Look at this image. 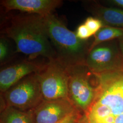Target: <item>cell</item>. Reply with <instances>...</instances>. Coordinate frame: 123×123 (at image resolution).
Returning <instances> with one entry per match:
<instances>
[{
	"mask_svg": "<svg viewBox=\"0 0 123 123\" xmlns=\"http://www.w3.org/2000/svg\"><path fill=\"white\" fill-rule=\"evenodd\" d=\"M5 32L13 40L17 52L30 59L42 56L50 60L56 59V53L47 32L44 16L37 14L18 15L12 18Z\"/></svg>",
	"mask_w": 123,
	"mask_h": 123,
	"instance_id": "1",
	"label": "cell"
},
{
	"mask_svg": "<svg viewBox=\"0 0 123 123\" xmlns=\"http://www.w3.org/2000/svg\"><path fill=\"white\" fill-rule=\"evenodd\" d=\"M49 38L56 53L57 60L66 68L85 65L90 46L79 39L53 14L44 16Z\"/></svg>",
	"mask_w": 123,
	"mask_h": 123,
	"instance_id": "2",
	"label": "cell"
},
{
	"mask_svg": "<svg viewBox=\"0 0 123 123\" xmlns=\"http://www.w3.org/2000/svg\"><path fill=\"white\" fill-rule=\"evenodd\" d=\"M44 100L68 98L69 77L67 68L57 59L49 61L37 73Z\"/></svg>",
	"mask_w": 123,
	"mask_h": 123,
	"instance_id": "3",
	"label": "cell"
},
{
	"mask_svg": "<svg viewBox=\"0 0 123 123\" xmlns=\"http://www.w3.org/2000/svg\"><path fill=\"white\" fill-rule=\"evenodd\" d=\"M99 85L93 103L104 106L106 116L123 114V72L97 75Z\"/></svg>",
	"mask_w": 123,
	"mask_h": 123,
	"instance_id": "4",
	"label": "cell"
},
{
	"mask_svg": "<svg viewBox=\"0 0 123 123\" xmlns=\"http://www.w3.org/2000/svg\"><path fill=\"white\" fill-rule=\"evenodd\" d=\"M85 65L95 75L122 71L123 57L118 40L105 42L94 47L88 52Z\"/></svg>",
	"mask_w": 123,
	"mask_h": 123,
	"instance_id": "5",
	"label": "cell"
},
{
	"mask_svg": "<svg viewBox=\"0 0 123 123\" xmlns=\"http://www.w3.org/2000/svg\"><path fill=\"white\" fill-rule=\"evenodd\" d=\"M7 106L20 110H32L43 100L37 73L22 79L5 92Z\"/></svg>",
	"mask_w": 123,
	"mask_h": 123,
	"instance_id": "6",
	"label": "cell"
},
{
	"mask_svg": "<svg viewBox=\"0 0 123 123\" xmlns=\"http://www.w3.org/2000/svg\"><path fill=\"white\" fill-rule=\"evenodd\" d=\"M68 80V98L75 106L85 110L92 105L96 90L89 82L91 72L85 64L66 68Z\"/></svg>",
	"mask_w": 123,
	"mask_h": 123,
	"instance_id": "7",
	"label": "cell"
},
{
	"mask_svg": "<svg viewBox=\"0 0 123 123\" xmlns=\"http://www.w3.org/2000/svg\"><path fill=\"white\" fill-rule=\"evenodd\" d=\"M33 111L34 123H57L76 112L69 98L43 100Z\"/></svg>",
	"mask_w": 123,
	"mask_h": 123,
	"instance_id": "8",
	"label": "cell"
},
{
	"mask_svg": "<svg viewBox=\"0 0 123 123\" xmlns=\"http://www.w3.org/2000/svg\"><path fill=\"white\" fill-rule=\"evenodd\" d=\"M1 5L7 12L18 10L28 14L46 16L62 4L60 0H3Z\"/></svg>",
	"mask_w": 123,
	"mask_h": 123,
	"instance_id": "9",
	"label": "cell"
},
{
	"mask_svg": "<svg viewBox=\"0 0 123 123\" xmlns=\"http://www.w3.org/2000/svg\"><path fill=\"white\" fill-rule=\"evenodd\" d=\"M43 65L35 62L24 61L2 69L0 72V89L6 92L29 75L37 73Z\"/></svg>",
	"mask_w": 123,
	"mask_h": 123,
	"instance_id": "10",
	"label": "cell"
},
{
	"mask_svg": "<svg viewBox=\"0 0 123 123\" xmlns=\"http://www.w3.org/2000/svg\"><path fill=\"white\" fill-rule=\"evenodd\" d=\"M89 12L103 22L104 26L123 28V9L107 7L92 1L86 2Z\"/></svg>",
	"mask_w": 123,
	"mask_h": 123,
	"instance_id": "11",
	"label": "cell"
},
{
	"mask_svg": "<svg viewBox=\"0 0 123 123\" xmlns=\"http://www.w3.org/2000/svg\"><path fill=\"white\" fill-rule=\"evenodd\" d=\"M1 123H34L33 111H23L7 106L1 114Z\"/></svg>",
	"mask_w": 123,
	"mask_h": 123,
	"instance_id": "12",
	"label": "cell"
},
{
	"mask_svg": "<svg viewBox=\"0 0 123 123\" xmlns=\"http://www.w3.org/2000/svg\"><path fill=\"white\" fill-rule=\"evenodd\" d=\"M94 36V39L90 46L89 51L98 44L123 37V28L104 26Z\"/></svg>",
	"mask_w": 123,
	"mask_h": 123,
	"instance_id": "13",
	"label": "cell"
},
{
	"mask_svg": "<svg viewBox=\"0 0 123 123\" xmlns=\"http://www.w3.org/2000/svg\"><path fill=\"white\" fill-rule=\"evenodd\" d=\"M11 49L7 39L3 37L0 39V64H3L9 59L11 56Z\"/></svg>",
	"mask_w": 123,
	"mask_h": 123,
	"instance_id": "14",
	"label": "cell"
},
{
	"mask_svg": "<svg viewBox=\"0 0 123 123\" xmlns=\"http://www.w3.org/2000/svg\"><path fill=\"white\" fill-rule=\"evenodd\" d=\"M84 24L87 27L92 35H94L102 27L104 26L101 20L95 17H90L87 18Z\"/></svg>",
	"mask_w": 123,
	"mask_h": 123,
	"instance_id": "15",
	"label": "cell"
},
{
	"mask_svg": "<svg viewBox=\"0 0 123 123\" xmlns=\"http://www.w3.org/2000/svg\"><path fill=\"white\" fill-rule=\"evenodd\" d=\"M75 33L77 37L82 40H86L92 36L91 32L84 23L78 26Z\"/></svg>",
	"mask_w": 123,
	"mask_h": 123,
	"instance_id": "16",
	"label": "cell"
},
{
	"mask_svg": "<svg viewBox=\"0 0 123 123\" xmlns=\"http://www.w3.org/2000/svg\"><path fill=\"white\" fill-rule=\"evenodd\" d=\"M97 123H123V114L115 117L108 115Z\"/></svg>",
	"mask_w": 123,
	"mask_h": 123,
	"instance_id": "17",
	"label": "cell"
},
{
	"mask_svg": "<svg viewBox=\"0 0 123 123\" xmlns=\"http://www.w3.org/2000/svg\"><path fill=\"white\" fill-rule=\"evenodd\" d=\"M77 114L76 112L67 117L61 121L57 123H77Z\"/></svg>",
	"mask_w": 123,
	"mask_h": 123,
	"instance_id": "18",
	"label": "cell"
},
{
	"mask_svg": "<svg viewBox=\"0 0 123 123\" xmlns=\"http://www.w3.org/2000/svg\"><path fill=\"white\" fill-rule=\"evenodd\" d=\"M110 2L120 8L123 9V0H112Z\"/></svg>",
	"mask_w": 123,
	"mask_h": 123,
	"instance_id": "19",
	"label": "cell"
},
{
	"mask_svg": "<svg viewBox=\"0 0 123 123\" xmlns=\"http://www.w3.org/2000/svg\"><path fill=\"white\" fill-rule=\"evenodd\" d=\"M118 40V43L119 45V48L120 49L121 53L123 57V37L119 38Z\"/></svg>",
	"mask_w": 123,
	"mask_h": 123,
	"instance_id": "20",
	"label": "cell"
},
{
	"mask_svg": "<svg viewBox=\"0 0 123 123\" xmlns=\"http://www.w3.org/2000/svg\"></svg>",
	"mask_w": 123,
	"mask_h": 123,
	"instance_id": "21",
	"label": "cell"
}]
</instances>
